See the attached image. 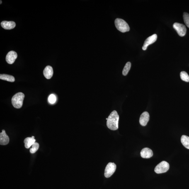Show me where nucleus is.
I'll return each instance as SVG.
<instances>
[{
	"mask_svg": "<svg viewBox=\"0 0 189 189\" xmlns=\"http://www.w3.org/2000/svg\"><path fill=\"white\" fill-rule=\"evenodd\" d=\"M119 116L116 111L114 110L109 116L107 120V125L112 130H117L118 128Z\"/></svg>",
	"mask_w": 189,
	"mask_h": 189,
	"instance_id": "obj_1",
	"label": "nucleus"
},
{
	"mask_svg": "<svg viewBox=\"0 0 189 189\" xmlns=\"http://www.w3.org/2000/svg\"><path fill=\"white\" fill-rule=\"evenodd\" d=\"M25 95L23 93L19 92L16 93L12 98V105L15 108L19 109L23 105Z\"/></svg>",
	"mask_w": 189,
	"mask_h": 189,
	"instance_id": "obj_2",
	"label": "nucleus"
},
{
	"mask_svg": "<svg viewBox=\"0 0 189 189\" xmlns=\"http://www.w3.org/2000/svg\"><path fill=\"white\" fill-rule=\"evenodd\" d=\"M115 23L117 29L122 33H125L130 30V27L128 24L124 20L117 18L115 20Z\"/></svg>",
	"mask_w": 189,
	"mask_h": 189,
	"instance_id": "obj_3",
	"label": "nucleus"
},
{
	"mask_svg": "<svg viewBox=\"0 0 189 189\" xmlns=\"http://www.w3.org/2000/svg\"><path fill=\"white\" fill-rule=\"evenodd\" d=\"M169 168V164L167 162L163 161L156 165L154 171L157 174L164 173L168 171Z\"/></svg>",
	"mask_w": 189,
	"mask_h": 189,
	"instance_id": "obj_4",
	"label": "nucleus"
},
{
	"mask_svg": "<svg viewBox=\"0 0 189 189\" xmlns=\"http://www.w3.org/2000/svg\"><path fill=\"white\" fill-rule=\"evenodd\" d=\"M116 168V166L115 163H109L105 170V177L108 178L111 176L115 172Z\"/></svg>",
	"mask_w": 189,
	"mask_h": 189,
	"instance_id": "obj_5",
	"label": "nucleus"
},
{
	"mask_svg": "<svg viewBox=\"0 0 189 189\" xmlns=\"http://www.w3.org/2000/svg\"><path fill=\"white\" fill-rule=\"evenodd\" d=\"M173 27L180 36L183 37L186 34V27L183 24L175 23L173 24Z\"/></svg>",
	"mask_w": 189,
	"mask_h": 189,
	"instance_id": "obj_6",
	"label": "nucleus"
},
{
	"mask_svg": "<svg viewBox=\"0 0 189 189\" xmlns=\"http://www.w3.org/2000/svg\"><path fill=\"white\" fill-rule=\"evenodd\" d=\"M157 38V36L156 34H154V35L147 37L145 41L143 46L142 47L143 50H146L148 46L154 43L156 41Z\"/></svg>",
	"mask_w": 189,
	"mask_h": 189,
	"instance_id": "obj_7",
	"label": "nucleus"
},
{
	"mask_svg": "<svg viewBox=\"0 0 189 189\" xmlns=\"http://www.w3.org/2000/svg\"><path fill=\"white\" fill-rule=\"evenodd\" d=\"M17 57V53L14 51H11L8 52L6 55V62L8 64H13L15 62Z\"/></svg>",
	"mask_w": 189,
	"mask_h": 189,
	"instance_id": "obj_8",
	"label": "nucleus"
},
{
	"mask_svg": "<svg viewBox=\"0 0 189 189\" xmlns=\"http://www.w3.org/2000/svg\"><path fill=\"white\" fill-rule=\"evenodd\" d=\"M149 119L150 115L149 113L146 111L143 112L139 119V123L141 125L143 126H146L149 122Z\"/></svg>",
	"mask_w": 189,
	"mask_h": 189,
	"instance_id": "obj_9",
	"label": "nucleus"
},
{
	"mask_svg": "<svg viewBox=\"0 0 189 189\" xmlns=\"http://www.w3.org/2000/svg\"><path fill=\"white\" fill-rule=\"evenodd\" d=\"M9 138L7 135L6 131L2 130V132L0 134V144L1 145H7L9 142Z\"/></svg>",
	"mask_w": 189,
	"mask_h": 189,
	"instance_id": "obj_10",
	"label": "nucleus"
},
{
	"mask_svg": "<svg viewBox=\"0 0 189 189\" xmlns=\"http://www.w3.org/2000/svg\"><path fill=\"white\" fill-rule=\"evenodd\" d=\"M141 155L144 158H150L153 155V152L152 150L149 148H144L141 151Z\"/></svg>",
	"mask_w": 189,
	"mask_h": 189,
	"instance_id": "obj_11",
	"label": "nucleus"
},
{
	"mask_svg": "<svg viewBox=\"0 0 189 189\" xmlns=\"http://www.w3.org/2000/svg\"><path fill=\"white\" fill-rule=\"evenodd\" d=\"M1 27L6 30H11L16 26L15 22L13 21H3L1 23Z\"/></svg>",
	"mask_w": 189,
	"mask_h": 189,
	"instance_id": "obj_12",
	"label": "nucleus"
},
{
	"mask_svg": "<svg viewBox=\"0 0 189 189\" xmlns=\"http://www.w3.org/2000/svg\"><path fill=\"white\" fill-rule=\"evenodd\" d=\"M44 76L47 79H50L53 74V71L52 67L50 66L46 67L43 71Z\"/></svg>",
	"mask_w": 189,
	"mask_h": 189,
	"instance_id": "obj_13",
	"label": "nucleus"
},
{
	"mask_svg": "<svg viewBox=\"0 0 189 189\" xmlns=\"http://www.w3.org/2000/svg\"><path fill=\"white\" fill-rule=\"evenodd\" d=\"M35 138L30 137L26 138L24 141L25 148L27 149L30 148V146L33 145L35 143Z\"/></svg>",
	"mask_w": 189,
	"mask_h": 189,
	"instance_id": "obj_14",
	"label": "nucleus"
},
{
	"mask_svg": "<svg viewBox=\"0 0 189 189\" xmlns=\"http://www.w3.org/2000/svg\"><path fill=\"white\" fill-rule=\"evenodd\" d=\"M0 79L12 82L15 81V78L13 76L6 74H1Z\"/></svg>",
	"mask_w": 189,
	"mask_h": 189,
	"instance_id": "obj_15",
	"label": "nucleus"
},
{
	"mask_svg": "<svg viewBox=\"0 0 189 189\" xmlns=\"http://www.w3.org/2000/svg\"><path fill=\"white\" fill-rule=\"evenodd\" d=\"M181 141L184 147L189 149V137L186 135H183L181 138Z\"/></svg>",
	"mask_w": 189,
	"mask_h": 189,
	"instance_id": "obj_16",
	"label": "nucleus"
},
{
	"mask_svg": "<svg viewBox=\"0 0 189 189\" xmlns=\"http://www.w3.org/2000/svg\"><path fill=\"white\" fill-rule=\"evenodd\" d=\"M131 67V63L130 62H127L125 64L123 71V75L126 76L128 74L129 71H130Z\"/></svg>",
	"mask_w": 189,
	"mask_h": 189,
	"instance_id": "obj_17",
	"label": "nucleus"
},
{
	"mask_svg": "<svg viewBox=\"0 0 189 189\" xmlns=\"http://www.w3.org/2000/svg\"><path fill=\"white\" fill-rule=\"evenodd\" d=\"M180 78L182 80L189 82V76L187 73L185 71H181L180 74Z\"/></svg>",
	"mask_w": 189,
	"mask_h": 189,
	"instance_id": "obj_18",
	"label": "nucleus"
},
{
	"mask_svg": "<svg viewBox=\"0 0 189 189\" xmlns=\"http://www.w3.org/2000/svg\"><path fill=\"white\" fill-rule=\"evenodd\" d=\"M39 145L38 143L35 142L32 146V148L30 149V152L33 154L36 152L39 149Z\"/></svg>",
	"mask_w": 189,
	"mask_h": 189,
	"instance_id": "obj_19",
	"label": "nucleus"
},
{
	"mask_svg": "<svg viewBox=\"0 0 189 189\" xmlns=\"http://www.w3.org/2000/svg\"><path fill=\"white\" fill-rule=\"evenodd\" d=\"M183 19L185 24L189 28V15L188 13L186 12L184 13Z\"/></svg>",
	"mask_w": 189,
	"mask_h": 189,
	"instance_id": "obj_20",
	"label": "nucleus"
},
{
	"mask_svg": "<svg viewBox=\"0 0 189 189\" xmlns=\"http://www.w3.org/2000/svg\"><path fill=\"white\" fill-rule=\"evenodd\" d=\"M48 101L51 104H54L56 101V98L55 95L52 94L49 95L48 98Z\"/></svg>",
	"mask_w": 189,
	"mask_h": 189,
	"instance_id": "obj_21",
	"label": "nucleus"
},
{
	"mask_svg": "<svg viewBox=\"0 0 189 189\" xmlns=\"http://www.w3.org/2000/svg\"><path fill=\"white\" fill-rule=\"evenodd\" d=\"M32 137L33 138H35V137H34V136H32Z\"/></svg>",
	"mask_w": 189,
	"mask_h": 189,
	"instance_id": "obj_22",
	"label": "nucleus"
},
{
	"mask_svg": "<svg viewBox=\"0 0 189 189\" xmlns=\"http://www.w3.org/2000/svg\"><path fill=\"white\" fill-rule=\"evenodd\" d=\"M1 3H2V1H1Z\"/></svg>",
	"mask_w": 189,
	"mask_h": 189,
	"instance_id": "obj_23",
	"label": "nucleus"
},
{
	"mask_svg": "<svg viewBox=\"0 0 189 189\" xmlns=\"http://www.w3.org/2000/svg\"><path fill=\"white\" fill-rule=\"evenodd\" d=\"M106 120H108V118H106Z\"/></svg>",
	"mask_w": 189,
	"mask_h": 189,
	"instance_id": "obj_24",
	"label": "nucleus"
}]
</instances>
